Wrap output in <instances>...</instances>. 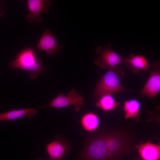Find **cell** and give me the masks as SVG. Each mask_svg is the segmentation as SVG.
Listing matches in <instances>:
<instances>
[{
	"label": "cell",
	"instance_id": "1",
	"mask_svg": "<svg viewBox=\"0 0 160 160\" xmlns=\"http://www.w3.org/2000/svg\"><path fill=\"white\" fill-rule=\"evenodd\" d=\"M11 69H21L28 71L29 76L32 79H36L44 70L41 61L38 59L34 51L26 48L20 52L14 60L7 65Z\"/></svg>",
	"mask_w": 160,
	"mask_h": 160
},
{
	"label": "cell",
	"instance_id": "2",
	"mask_svg": "<svg viewBox=\"0 0 160 160\" xmlns=\"http://www.w3.org/2000/svg\"><path fill=\"white\" fill-rule=\"evenodd\" d=\"M105 146L109 160H118L132 148L130 137L123 133L112 132L104 134Z\"/></svg>",
	"mask_w": 160,
	"mask_h": 160
},
{
	"label": "cell",
	"instance_id": "3",
	"mask_svg": "<svg viewBox=\"0 0 160 160\" xmlns=\"http://www.w3.org/2000/svg\"><path fill=\"white\" fill-rule=\"evenodd\" d=\"M120 71L117 66L108 68L97 83L94 93L95 97L99 98L108 93L129 91L120 83L119 74L118 73Z\"/></svg>",
	"mask_w": 160,
	"mask_h": 160
},
{
	"label": "cell",
	"instance_id": "4",
	"mask_svg": "<svg viewBox=\"0 0 160 160\" xmlns=\"http://www.w3.org/2000/svg\"><path fill=\"white\" fill-rule=\"evenodd\" d=\"M77 160H109L104 135H98L90 140Z\"/></svg>",
	"mask_w": 160,
	"mask_h": 160
},
{
	"label": "cell",
	"instance_id": "5",
	"mask_svg": "<svg viewBox=\"0 0 160 160\" xmlns=\"http://www.w3.org/2000/svg\"><path fill=\"white\" fill-rule=\"evenodd\" d=\"M111 44L103 47L98 46L95 52L97 55L94 62L98 67L103 69L117 66L119 64H126L127 59L123 57L111 48Z\"/></svg>",
	"mask_w": 160,
	"mask_h": 160
},
{
	"label": "cell",
	"instance_id": "6",
	"mask_svg": "<svg viewBox=\"0 0 160 160\" xmlns=\"http://www.w3.org/2000/svg\"><path fill=\"white\" fill-rule=\"evenodd\" d=\"M84 97L74 89H72L66 96L60 92L57 97L49 104L39 106L38 108H47L49 107L62 108L73 105L75 110L79 112L84 105Z\"/></svg>",
	"mask_w": 160,
	"mask_h": 160
},
{
	"label": "cell",
	"instance_id": "7",
	"mask_svg": "<svg viewBox=\"0 0 160 160\" xmlns=\"http://www.w3.org/2000/svg\"><path fill=\"white\" fill-rule=\"evenodd\" d=\"M36 48L38 51L45 52L48 56L51 57L60 53L63 47L58 44L55 35L49 29H46L41 35Z\"/></svg>",
	"mask_w": 160,
	"mask_h": 160
},
{
	"label": "cell",
	"instance_id": "8",
	"mask_svg": "<svg viewBox=\"0 0 160 160\" xmlns=\"http://www.w3.org/2000/svg\"><path fill=\"white\" fill-rule=\"evenodd\" d=\"M53 1L50 0H28L27 6L29 13L26 16L30 23L40 22L42 20L41 14L47 12Z\"/></svg>",
	"mask_w": 160,
	"mask_h": 160
},
{
	"label": "cell",
	"instance_id": "9",
	"mask_svg": "<svg viewBox=\"0 0 160 160\" xmlns=\"http://www.w3.org/2000/svg\"><path fill=\"white\" fill-rule=\"evenodd\" d=\"M153 70L141 91L142 95L153 97H155L160 90V63L159 61L153 65Z\"/></svg>",
	"mask_w": 160,
	"mask_h": 160
},
{
	"label": "cell",
	"instance_id": "10",
	"mask_svg": "<svg viewBox=\"0 0 160 160\" xmlns=\"http://www.w3.org/2000/svg\"><path fill=\"white\" fill-rule=\"evenodd\" d=\"M71 149V145L59 135L56 137L55 140L48 144L46 146L48 154L53 160L63 159L66 152L70 151Z\"/></svg>",
	"mask_w": 160,
	"mask_h": 160
},
{
	"label": "cell",
	"instance_id": "11",
	"mask_svg": "<svg viewBox=\"0 0 160 160\" xmlns=\"http://www.w3.org/2000/svg\"><path fill=\"white\" fill-rule=\"evenodd\" d=\"M38 112L37 110L33 108L13 109L4 113H0V121L12 120L22 117L31 118Z\"/></svg>",
	"mask_w": 160,
	"mask_h": 160
},
{
	"label": "cell",
	"instance_id": "12",
	"mask_svg": "<svg viewBox=\"0 0 160 160\" xmlns=\"http://www.w3.org/2000/svg\"><path fill=\"white\" fill-rule=\"evenodd\" d=\"M127 64L128 67L133 72H140L142 70H149V65L146 58L140 55L131 54L126 58Z\"/></svg>",
	"mask_w": 160,
	"mask_h": 160
},
{
	"label": "cell",
	"instance_id": "13",
	"mask_svg": "<svg viewBox=\"0 0 160 160\" xmlns=\"http://www.w3.org/2000/svg\"><path fill=\"white\" fill-rule=\"evenodd\" d=\"M138 150L144 160H159L160 159V147L157 145L147 143L140 145Z\"/></svg>",
	"mask_w": 160,
	"mask_h": 160
},
{
	"label": "cell",
	"instance_id": "14",
	"mask_svg": "<svg viewBox=\"0 0 160 160\" xmlns=\"http://www.w3.org/2000/svg\"><path fill=\"white\" fill-rule=\"evenodd\" d=\"M80 123L82 127L86 131L92 132L98 127L100 123L99 119L96 114L89 112L82 116Z\"/></svg>",
	"mask_w": 160,
	"mask_h": 160
},
{
	"label": "cell",
	"instance_id": "15",
	"mask_svg": "<svg viewBox=\"0 0 160 160\" xmlns=\"http://www.w3.org/2000/svg\"><path fill=\"white\" fill-rule=\"evenodd\" d=\"M119 104L116 102L111 94H105L99 98L95 104L97 107L107 112L115 108Z\"/></svg>",
	"mask_w": 160,
	"mask_h": 160
},
{
	"label": "cell",
	"instance_id": "16",
	"mask_svg": "<svg viewBox=\"0 0 160 160\" xmlns=\"http://www.w3.org/2000/svg\"><path fill=\"white\" fill-rule=\"evenodd\" d=\"M140 106L139 101L135 99H131L124 101V110L125 113V118L138 117Z\"/></svg>",
	"mask_w": 160,
	"mask_h": 160
},
{
	"label": "cell",
	"instance_id": "17",
	"mask_svg": "<svg viewBox=\"0 0 160 160\" xmlns=\"http://www.w3.org/2000/svg\"><path fill=\"white\" fill-rule=\"evenodd\" d=\"M1 2L0 1V18L3 17L6 13L5 10L1 5Z\"/></svg>",
	"mask_w": 160,
	"mask_h": 160
},
{
	"label": "cell",
	"instance_id": "18",
	"mask_svg": "<svg viewBox=\"0 0 160 160\" xmlns=\"http://www.w3.org/2000/svg\"><path fill=\"white\" fill-rule=\"evenodd\" d=\"M37 160H44V159H42V158H38L37 159ZM52 160V159H49V160Z\"/></svg>",
	"mask_w": 160,
	"mask_h": 160
}]
</instances>
